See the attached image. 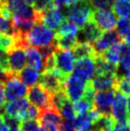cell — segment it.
Wrapping results in <instances>:
<instances>
[{"label":"cell","instance_id":"15","mask_svg":"<svg viewBox=\"0 0 130 131\" xmlns=\"http://www.w3.org/2000/svg\"><path fill=\"white\" fill-rule=\"evenodd\" d=\"M102 36V31L92 20L86 23L79 30L78 42L79 43L93 44Z\"/></svg>","mask_w":130,"mask_h":131},{"label":"cell","instance_id":"40","mask_svg":"<svg viewBox=\"0 0 130 131\" xmlns=\"http://www.w3.org/2000/svg\"><path fill=\"white\" fill-rule=\"evenodd\" d=\"M58 131H75L73 121H62V123L58 125Z\"/></svg>","mask_w":130,"mask_h":131},{"label":"cell","instance_id":"38","mask_svg":"<svg viewBox=\"0 0 130 131\" xmlns=\"http://www.w3.org/2000/svg\"><path fill=\"white\" fill-rule=\"evenodd\" d=\"M20 129L22 131H41L40 124L37 121L27 120L20 123Z\"/></svg>","mask_w":130,"mask_h":131},{"label":"cell","instance_id":"39","mask_svg":"<svg viewBox=\"0 0 130 131\" xmlns=\"http://www.w3.org/2000/svg\"><path fill=\"white\" fill-rule=\"evenodd\" d=\"M39 118V109H37L36 107L34 105H29L28 109L26 111L25 115V121L27 120H34V121H38ZM24 122V121H23Z\"/></svg>","mask_w":130,"mask_h":131},{"label":"cell","instance_id":"18","mask_svg":"<svg viewBox=\"0 0 130 131\" xmlns=\"http://www.w3.org/2000/svg\"><path fill=\"white\" fill-rule=\"evenodd\" d=\"M63 118L61 114L55 108H49V109L39 110V118H38V123L40 125H45V124H53L58 126L62 123Z\"/></svg>","mask_w":130,"mask_h":131},{"label":"cell","instance_id":"34","mask_svg":"<svg viewBox=\"0 0 130 131\" xmlns=\"http://www.w3.org/2000/svg\"><path fill=\"white\" fill-rule=\"evenodd\" d=\"M115 91L123 95H129L130 93V78L117 76V82L115 85Z\"/></svg>","mask_w":130,"mask_h":131},{"label":"cell","instance_id":"43","mask_svg":"<svg viewBox=\"0 0 130 131\" xmlns=\"http://www.w3.org/2000/svg\"><path fill=\"white\" fill-rule=\"evenodd\" d=\"M5 104H6V98H5V93H4V84L2 81H0V113L3 110Z\"/></svg>","mask_w":130,"mask_h":131},{"label":"cell","instance_id":"16","mask_svg":"<svg viewBox=\"0 0 130 131\" xmlns=\"http://www.w3.org/2000/svg\"><path fill=\"white\" fill-rule=\"evenodd\" d=\"M122 40H123V38L118 35V33L112 30V31H108L106 33L102 34V36L92 45H93L97 55L100 56L104 51H106L108 48L111 47L112 45L118 43Z\"/></svg>","mask_w":130,"mask_h":131},{"label":"cell","instance_id":"37","mask_svg":"<svg viewBox=\"0 0 130 131\" xmlns=\"http://www.w3.org/2000/svg\"><path fill=\"white\" fill-rule=\"evenodd\" d=\"M15 40L14 37L0 34V50L7 53L15 46Z\"/></svg>","mask_w":130,"mask_h":131},{"label":"cell","instance_id":"41","mask_svg":"<svg viewBox=\"0 0 130 131\" xmlns=\"http://www.w3.org/2000/svg\"><path fill=\"white\" fill-rule=\"evenodd\" d=\"M0 67L7 74L8 77V65H7V53L0 50Z\"/></svg>","mask_w":130,"mask_h":131},{"label":"cell","instance_id":"33","mask_svg":"<svg viewBox=\"0 0 130 131\" xmlns=\"http://www.w3.org/2000/svg\"><path fill=\"white\" fill-rule=\"evenodd\" d=\"M59 113L61 114L62 118H64L67 121H74L75 117H76V113L74 109V105H73L72 102L70 100L65 101V102L62 104V106L59 109Z\"/></svg>","mask_w":130,"mask_h":131},{"label":"cell","instance_id":"22","mask_svg":"<svg viewBox=\"0 0 130 131\" xmlns=\"http://www.w3.org/2000/svg\"><path fill=\"white\" fill-rule=\"evenodd\" d=\"M16 76L25 85H28L30 87L36 85L40 79L39 72L32 68L31 66L24 67Z\"/></svg>","mask_w":130,"mask_h":131},{"label":"cell","instance_id":"6","mask_svg":"<svg viewBox=\"0 0 130 131\" xmlns=\"http://www.w3.org/2000/svg\"><path fill=\"white\" fill-rule=\"evenodd\" d=\"M55 59L57 70L65 80H67L69 76L73 73L75 68V58L73 53L70 50H59L57 49L55 51Z\"/></svg>","mask_w":130,"mask_h":131},{"label":"cell","instance_id":"17","mask_svg":"<svg viewBox=\"0 0 130 131\" xmlns=\"http://www.w3.org/2000/svg\"><path fill=\"white\" fill-rule=\"evenodd\" d=\"M117 82V74H101L96 75L91 80L92 86L95 91H107L115 90V85Z\"/></svg>","mask_w":130,"mask_h":131},{"label":"cell","instance_id":"2","mask_svg":"<svg viewBox=\"0 0 130 131\" xmlns=\"http://www.w3.org/2000/svg\"><path fill=\"white\" fill-rule=\"evenodd\" d=\"M24 37L28 46L34 48L49 46L55 44L56 41V35L54 31L48 29L42 23H36L24 36Z\"/></svg>","mask_w":130,"mask_h":131},{"label":"cell","instance_id":"10","mask_svg":"<svg viewBox=\"0 0 130 131\" xmlns=\"http://www.w3.org/2000/svg\"><path fill=\"white\" fill-rule=\"evenodd\" d=\"M114 95H115L114 89L107 91H99L95 93L93 109H95L101 115L111 116V107H112Z\"/></svg>","mask_w":130,"mask_h":131},{"label":"cell","instance_id":"13","mask_svg":"<svg viewBox=\"0 0 130 131\" xmlns=\"http://www.w3.org/2000/svg\"><path fill=\"white\" fill-rule=\"evenodd\" d=\"M29 102L28 100L22 98L18 99L13 102H9L6 103L3 107V111L6 116L17 119L20 122L25 121L26 111L29 107Z\"/></svg>","mask_w":130,"mask_h":131},{"label":"cell","instance_id":"35","mask_svg":"<svg viewBox=\"0 0 130 131\" xmlns=\"http://www.w3.org/2000/svg\"><path fill=\"white\" fill-rule=\"evenodd\" d=\"M129 31H130V19L120 17L117 20V24H116V32L118 33V35L122 38H123L128 34Z\"/></svg>","mask_w":130,"mask_h":131},{"label":"cell","instance_id":"5","mask_svg":"<svg viewBox=\"0 0 130 131\" xmlns=\"http://www.w3.org/2000/svg\"><path fill=\"white\" fill-rule=\"evenodd\" d=\"M5 98L8 102H13L24 98L28 89L26 85L15 75H10L3 81Z\"/></svg>","mask_w":130,"mask_h":131},{"label":"cell","instance_id":"26","mask_svg":"<svg viewBox=\"0 0 130 131\" xmlns=\"http://www.w3.org/2000/svg\"><path fill=\"white\" fill-rule=\"evenodd\" d=\"M73 125L75 131H90L91 127L93 126V124L90 118L88 117V114L85 113V114L76 115L73 121Z\"/></svg>","mask_w":130,"mask_h":131},{"label":"cell","instance_id":"3","mask_svg":"<svg viewBox=\"0 0 130 131\" xmlns=\"http://www.w3.org/2000/svg\"><path fill=\"white\" fill-rule=\"evenodd\" d=\"M28 102L39 110L54 108L52 105V94L46 91L39 84L30 87L27 91Z\"/></svg>","mask_w":130,"mask_h":131},{"label":"cell","instance_id":"48","mask_svg":"<svg viewBox=\"0 0 130 131\" xmlns=\"http://www.w3.org/2000/svg\"><path fill=\"white\" fill-rule=\"evenodd\" d=\"M127 111H128V115H130V93H129L128 101H127Z\"/></svg>","mask_w":130,"mask_h":131},{"label":"cell","instance_id":"27","mask_svg":"<svg viewBox=\"0 0 130 131\" xmlns=\"http://www.w3.org/2000/svg\"><path fill=\"white\" fill-rule=\"evenodd\" d=\"M118 66L111 64L109 62L103 60L101 57L98 56L96 58V74L95 75H101V74H117Z\"/></svg>","mask_w":130,"mask_h":131},{"label":"cell","instance_id":"29","mask_svg":"<svg viewBox=\"0 0 130 131\" xmlns=\"http://www.w3.org/2000/svg\"><path fill=\"white\" fill-rule=\"evenodd\" d=\"M115 124V121L113 120L111 116H105V115H101L98 121L95 123L94 129L98 131H102L104 129H112Z\"/></svg>","mask_w":130,"mask_h":131},{"label":"cell","instance_id":"8","mask_svg":"<svg viewBox=\"0 0 130 131\" xmlns=\"http://www.w3.org/2000/svg\"><path fill=\"white\" fill-rule=\"evenodd\" d=\"M66 80H65L58 73V70L54 72H42V74L40 75L39 85L53 95L63 89Z\"/></svg>","mask_w":130,"mask_h":131},{"label":"cell","instance_id":"19","mask_svg":"<svg viewBox=\"0 0 130 131\" xmlns=\"http://www.w3.org/2000/svg\"><path fill=\"white\" fill-rule=\"evenodd\" d=\"M117 76L130 78V46L125 43H123V51H122V55H121V58L119 61Z\"/></svg>","mask_w":130,"mask_h":131},{"label":"cell","instance_id":"54","mask_svg":"<svg viewBox=\"0 0 130 131\" xmlns=\"http://www.w3.org/2000/svg\"><path fill=\"white\" fill-rule=\"evenodd\" d=\"M0 3H1V1H0Z\"/></svg>","mask_w":130,"mask_h":131},{"label":"cell","instance_id":"46","mask_svg":"<svg viewBox=\"0 0 130 131\" xmlns=\"http://www.w3.org/2000/svg\"><path fill=\"white\" fill-rule=\"evenodd\" d=\"M6 78H7V74L5 73V72L3 71V69L0 67V81L3 82L4 80H6Z\"/></svg>","mask_w":130,"mask_h":131},{"label":"cell","instance_id":"12","mask_svg":"<svg viewBox=\"0 0 130 131\" xmlns=\"http://www.w3.org/2000/svg\"><path fill=\"white\" fill-rule=\"evenodd\" d=\"M92 21L101 31H112L117 24V17L110 10H96L92 14Z\"/></svg>","mask_w":130,"mask_h":131},{"label":"cell","instance_id":"24","mask_svg":"<svg viewBox=\"0 0 130 131\" xmlns=\"http://www.w3.org/2000/svg\"><path fill=\"white\" fill-rule=\"evenodd\" d=\"M55 43L57 49L70 50L78 43V36H56Z\"/></svg>","mask_w":130,"mask_h":131},{"label":"cell","instance_id":"32","mask_svg":"<svg viewBox=\"0 0 130 131\" xmlns=\"http://www.w3.org/2000/svg\"><path fill=\"white\" fill-rule=\"evenodd\" d=\"M32 7L35 12L41 15L56 7V4H55V0H36L32 5Z\"/></svg>","mask_w":130,"mask_h":131},{"label":"cell","instance_id":"9","mask_svg":"<svg viewBox=\"0 0 130 131\" xmlns=\"http://www.w3.org/2000/svg\"><path fill=\"white\" fill-rule=\"evenodd\" d=\"M111 115L115 123L126 124L128 111H127V100L125 95L115 91L114 99L111 107Z\"/></svg>","mask_w":130,"mask_h":131},{"label":"cell","instance_id":"52","mask_svg":"<svg viewBox=\"0 0 130 131\" xmlns=\"http://www.w3.org/2000/svg\"><path fill=\"white\" fill-rule=\"evenodd\" d=\"M102 131H113L112 129H104V130H102Z\"/></svg>","mask_w":130,"mask_h":131},{"label":"cell","instance_id":"28","mask_svg":"<svg viewBox=\"0 0 130 131\" xmlns=\"http://www.w3.org/2000/svg\"><path fill=\"white\" fill-rule=\"evenodd\" d=\"M57 31L56 36H78L79 34V28L67 19L62 22Z\"/></svg>","mask_w":130,"mask_h":131},{"label":"cell","instance_id":"4","mask_svg":"<svg viewBox=\"0 0 130 131\" xmlns=\"http://www.w3.org/2000/svg\"><path fill=\"white\" fill-rule=\"evenodd\" d=\"M26 48L15 45L10 51L7 52V65H8V76L17 75L24 67L26 60Z\"/></svg>","mask_w":130,"mask_h":131},{"label":"cell","instance_id":"21","mask_svg":"<svg viewBox=\"0 0 130 131\" xmlns=\"http://www.w3.org/2000/svg\"><path fill=\"white\" fill-rule=\"evenodd\" d=\"M27 63L32 68L38 72H43V60L38 49L34 47H27L25 50Z\"/></svg>","mask_w":130,"mask_h":131},{"label":"cell","instance_id":"30","mask_svg":"<svg viewBox=\"0 0 130 131\" xmlns=\"http://www.w3.org/2000/svg\"><path fill=\"white\" fill-rule=\"evenodd\" d=\"M0 34L7 35L10 37H15L16 33L14 27L13 19L6 18L2 15H0Z\"/></svg>","mask_w":130,"mask_h":131},{"label":"cell","instance_id":"23","mask_svg":"<svg viewBox=\"0 0 130 131\" xmlns=\"http://www.w3.org/2000/svg\"><path fill=\"white\" fill-rule=\"evenodd\" d=\"M73 56L75 59L79 60L84 58H97L98 55L95 52L93 45L90 43H77L73 48Z\"/></svg>","mask_w":130,"mask_h":131},{"label":"cell","instance_id":"44","mask_svg":"<svg viewBox=\"0 0 130 131\" xmlns=\"http://www.w3.org/2000/svg\"><path fill=\"white\" fill-rule=\"evenodd\" d=\"M113 131H130V128L127 126L126 124H118V123H115L114 124V126L112 128Z\"/></svg>","mask_w":130,"mask_h":131},{"label":"cell","instance_id":"42","mask_svg":"<svg viewBox=\"0 0 130 131\" xmlns=\"http://www.w3.org/2000/svg\"><path fill=\"white\" fill-rule=\"evenodd\" d=\"M78 0H55V4L56 7L58 8H67L69 6H71L72 4H74L75 2H77Z\"/></svg>","mask_w":130,"mask_h":131},{"label":"cell","instance_id":"51","mask_svg":"<svg viewBox=\"0 0 130 131\" xmlns=\"http://www.w3.org/2000/svg\"><path fill=\"white\" fill-rule=\"evenodd\" d=\"M10 131H22L20 128H15V129H11Z\"/></svg>","mask_w":130,"mask_h":131},{"label":"cell","instance_id":"49","mask_svg":"<svg viewBox=\"0 0 130 131\" xmlns=\"http://www.w3.org/2000/svg\"><path fill=\"white\" fill-rule=\"evenodd\" d=\"M26 2H27V3L29 4V5H32V4L35 3V2H36V0H25Z\"/></svg>","mask_w":130,"mask_h":131},{"label":"cell","instance_id":"7","mask_svg":"<svg viewBox=\"0 0 130 131\" xmlns=\"http://www.w3.org/2000/svg\"><path fill=\"white\" fill-rule=\"evenodd\" d=\"M88 82L80 79V77L76 76L75 74H71L63 86V89L69 100L75 102L82 98Z\"/></svg>","mask_w":130,"mask_h":131},{"label":"cell","instance_id":"1","mask_svg":"<svg viewBox=\"0 0 130 131\" xmlns=\"http://www.w3.org/2000/svg\"><path fill=\"white\" fill-rule=\"evenodd\" d=\"M93 10L89 0H78L71 6L66 8L65 17L79 28H81L86 23L92 20Z\"/></svg>","mask_w":130,"mask_h":131},{"label":"cell","instance_id":"53","mask_svg":"<svg viewBox=\"0 0 130 131\" xmlns=\"http://www.w3.org/2000/svg\"><path fill=\"white\" fill-rule=\"evenodd\" d=\"M90 131H98V130H96V129H93V130H90Z\"/></svg>","mask_w":130,"mask_h":131},{"label":"cell","instance_id":"45","mask_svg":"<svg viewBox=\"0 0 130 131\" xmlns=\"http://www.w3.org/2000/svg\"><path fill=\"white\" fill-rule=\"evenodd\" d=\"M0 131H10V127L5 123L2 113H0Z\"/></svg>","mask_w":130,"mask_h":131},{"label":"cell","instance_id":"14","mask_svg":"<svg viewBox=\"0 0 130 131\" xmlns=\"http://www.w3.org/2000/svg\"><path fill=\"white\" fill-rule=\"evenodd\" d=\"M65 19L66 17H65L64 13L62 12L61 8L54 7L49 11L41 14L40 23L46 26L48 29L55 31L58 29V27L61 25V23Z\"/></svg>","mask_w":130,"mask_h":131},{"label":"cell","instance_id":"47","mask_svg":"<svg viewBox=\"0 0 130 131\" xmlns=\"http://www.w3.org/2000/svg\"><path fill=\"white\" fill-rule=\"evenodd\" d=\"M123 39H124V43L130 46V31L128 32V34H127L126 36L123 37Z\"/></svg>","mask_w":130,"mask_h":131},{"label":"cell","instance_id":"50","mask_svg":"<svg viewBox=\"0 0 130 131\" xmlns=\"http://www.w3.org/2000/svg\"><path fill=\"white\" fill-rule=\"evenodd\" d=\"M126 124H127V126H128V127L130 128V115H128V117H127Z\"/></svg>","mask_w":130,"mask_h":131},{"label":"cell","instance_id":"55","mask_svg":"<svg viewBox=\"0 0 130 131\" xmlns=\"http://www.w3.org/2000/svg\"><path fill=\"white\" fill-rule=\"evenodd\" d=\"M1 1H2V0H1Z\"/></svg>","mask_w":130,"mask_h":131},{"label":"cell","instance_id":"11","mask_svg":"<svg viewBox=\"0 0 130 131\" xmlns=\"http://www.w3.org/2000/svg\"><path fill=\"white\" fill-rule=\"evenodd\" d=\"M73 74L85 81H91L96 74V58H84L77 60Z\"/></svg>","mask_w":130,"mask_h":131},{"label":"cell","instance_id":"25","mask_svg":"<svg viewBox=\"0 0 130 131\" xmlns=\"http://www.w3.org/2000/svg\"><path fill=\"white\" fill-rule=\"evenodd\" d=\"M115 15L122 18L130 17V0H115L112 7Z\"/></svg>","mask_w":130,"mask_h":131},{"label":"cell","instance_id":"20","mask_svg":"<svg viewBox=\"0 0 130 131\" xmlns=\"http://www.w3.org/2000/svg\"><path fill=\"white\" fill-rule=\"evenodd\" d=\"M123 43L124 42L122 40V41H120L118 43L114 44V45H112L110 48H108L106 51H104L99 57H101L106 62H109L111 64L118 66L120 58H121V55H122V51H123Z\"/></svg>","mask_w":130,"mask_h":131},{"label":"cell","instance_id":"36","mask_svg":"<svg viewBox=\"0 0 130 131\" xmlns=\"http://www.w3.org/2000/svg\"><path fill=\"white\" fill-rule=\"evenodd\" d=\"M91 7L96 10H111L115 0H89Z\"/></svg>","mask_w":130,"mask_h":131},{"label":"cell","instance_id":"31","mask_svg":"<svg viewBox=\"0 0 130 131\" xmlns=\"http://www.w3.org/2000/svg\"><path fill=\"white\" fill-rule=\"evenodd\" d=\"M73 105H74V109H75L76 115H80V114H85L89 110L92 109L93 108V102L82 97L79 101L74 102Z\"/></svg>","mask_w":130,"mask_h":131}]
</instances>
